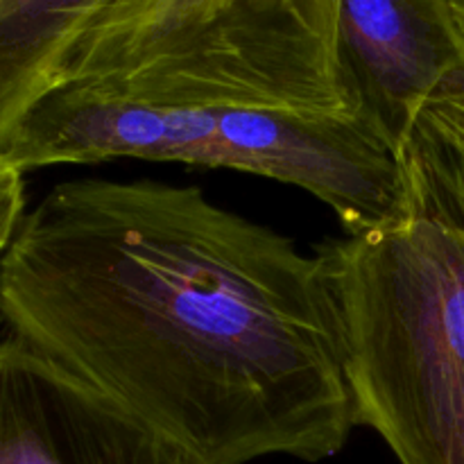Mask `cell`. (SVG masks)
<instances>
[{
    "instance_id": "cell-1",
    "label": "cell",
    "mask_w": 464,
    "mask_h": 464,
    "mask_svg": "<svg viewBox=\"0 0 464 464\" xmlns=\"http://www.w3.org/2000/svg\"><path fill=\"white\" fill-rule=\"evenodd\" d=\"M0 247L5 334L195 464L326 460L356 429L322 254L198 186L63 181Z\"/></svg>"
},
{
    "instance_id": "cell-2",
    "label": "cell",
    "mask_w": 464,
    "mask_h": 464,
    "mask_svg": "<svg viewBox=\"0 0 464 464\" xmlns=\"http://www.w3.org/2000/svg\"><path fill=\"white\" fill-rule=\"evenodd\" d=\"M111 159L227 168L297 186L324 202L352 236L411 216L401 161L356 116L150 102L100 82H72L0 130V166L21 172Z\"/></svg>"
},
{
    "instance_id": "cell-3",
    "label": "cell",
    "mask_w": 464,
    "mask_h": 464,
    "mask_svg": "<svg viewBox=\"0 0 464 464\" xmlns=\"http://www.w3.org/2000/svg\"><path fill=\"white\" fill-rule=\"evenodd\" d=\"M356 426L401 464H464V229L411 213L317 247Z\"/></svg>"
},
{
    "instance_id": "cell-4",
    "label": "cell",
    "mask_w": 464,
    "mask_h": 464,
    "mask_svg": "<svg viewBox=\"0 0 464 464\" xmlns=\"http://www.w3.org/2000/svg\"><path fill=\"white\" fill-rule=\"evenodd\" d=\"M334 41L353 111L401 161L424 102L464 66L447 0H338Z\"/></svg>"
},
{
    "instance_id": "cell-5",
    "label": "cell",
    "mask_w": 464,
    "mask_h": 464,
    "mask_svg": "<svg viewBox=\"0 0 464 464\" xmlns=\"http://www.w3.org/2000/svg\"><path fill=\"white\" fill-rule=\"evenodd\" d=\"M0 464H195L98 390L5 334Z\"/></svg>"
},
{
    "instance_id": "cell-6",
    "label": "cell",
    "mask_w": 464,
    "mask_h": 464,
    "mask_svg": "<svg viewBox=\"0 0 464 464\" xmlns=\"http://www.w3.org/2000/svg\"><path fill=\"white\" fill-rule=\"evenodd\" d=\"M236 0H111L80 32L50 91L134 71L186 39Z\"/></svg>"
},
{
    "instance_id": "cell-7",
    "label": "cell",
    "mask_w": 464,
    "mask_h": 464,
    "mask_svg": "<svg viewBox=\"0 0 464 464\" xmlns=\"http://www.w3.org/2000/svg\"><path fill=\"white\" fill-rule=\"evenodd\" d=\"M111 0H0V130L53 86L80 32Z\"/></svg>"
},
{
    "instance_id": "cell-8",
    "label": "cell",
    "mask_w": 464,
    "mask_h": 464,
    "mask_svg": "<svg viewBox=\"0 0 464 464\" xmlns=\"http://www.w3.org/2000/svg\"><path fill=\"white\" fill-rule=\"evenodd\" d=\"M401 166L411 213L464 229V66L424 102Z\"/></svg>"
},
{
    "instance_id": "cell-9",
    "label": "cell",
    "mask_w": 464,
    "mask_h": 464,
    "mask_svg": "<svg viewBox=\"0 0 464 464\" xmlns=\"http://www.w3.org/2000/svg\"><path fill=\"white\" fill-rule=\"evenodd\" d=\"M23 175L16 168L0 166V245L7 243L25 218Z\"/></svg>"
},
{
    "instance_id": "cell-10",
    "label": "cell",
    "mask_w": 464,
    "mask_h": 464,
    "mask_svg": "<svg viewBox=\"0 0 464 464\" xmlns=\"http://www.w3.org/2000/svg\"><path fill=\"white\" fill-rule=\"evenodd\" d=\"M449 9H451L453 18H456L458 27H460L462 36H464V0H447Z\"/></svg>"
}]
</instances>
